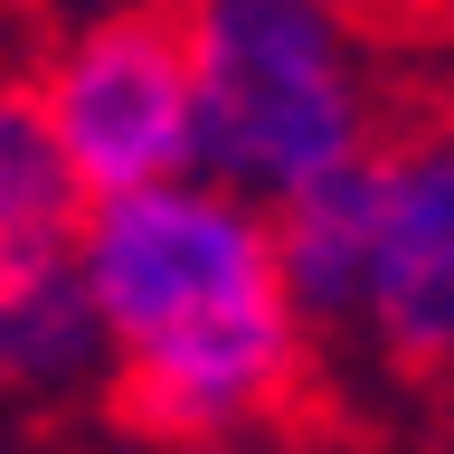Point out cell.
I'll use <instances>...</instances> for the list:
<instances>
[{"label": "cell", "instance_id": "cell-3", "mask_svg": "<svg viewBox=\"0 0 454 454\" xmlns=\"http://www.w3.org/2000/svg\"><path fill=\"white\" fill-rule=\"evenodd\" d=\"M28 95L48 114V142H57V161H67L85 208L199 180V85H190L180 0L85 10L28 67Z\"/></svg>", "mask_w": 454, "mask_h": 454}, {"label": "cell", "instance_id": "cell-5", "mask_svg": "<svg viewBox=\"0 0 454 454\" xmlns=\"http://www.w3.org/2000/svg\"><path fill=\"white\" fill-rule=\"evenodd\" d=\"M350 340L388 379L454 397V105L397 123L369 161V275Z\"/></svg>", "mask_w": 454, "mask_h": 454}, {"label": "cell", "instance_id": "cell-1", "mask_svg": "<svg viewBox=\"0 0 454 454\" xmlns=\"http://www.w3.org/2000/svg\"><path fill=\"white\" fill-rule=\"evenodd\" d=\"M85 312L105 340V417L161 454H218L294 426L322 340L284 294L275 218L218 180L85 208Z\"/></svg>", "mask_w": 454, "mask_h": 454}, {"label": "cell", "instance_id": "cell-4", "mask_svg": "<svg viewBox=\"0 0 454 454\" xmlns=\"http://www.w3.org/2000/svg\"><path fill=\"white\" fill-rule=\"evenodd\" d=\"M85 199L48 142L28 76H0V388H76L105 369L76 275Z\"/></svg>", "mask_w": 454, "mask_h": 454}, {"label": "cell", "instance_id": "cell-6", "mask_svg": "<svg viewBox=\"0 0 454 454\" xmlns=\"http://www.w3.org/2000/svg\"><path fill=\"white\" fill-rule=\"evenodd\" d=\"M265 218H275V265H284V294L303 312V332L312 340H350L360 275H369V170H340V180L284 199Z\"/></svg>", "mask_w": 454, "mask_h": 454}, {"label": "cell", "instance_id": "cell-2", "mask_svg": "<svg viewBox=\"0 0 454 454\" xmlns=\"http://www.w3.org/2000/svg\"><path fill=\"white\" fill-rule=\"evenodd\" d=\"M199 85V180L284 208L340 170H369L388 105L332 0H180Z\"/></svg>", "mask_w": 454, "mask_h": 454}]
</instances>
